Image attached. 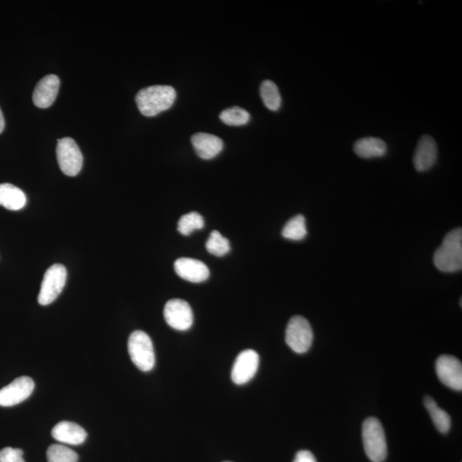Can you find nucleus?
Returning a JSON list of instances; mask_svg holds the SVG:
<instances>
[{"mask_svg": "<svg viewBox=\"0 0 462 462\" xmlns=\"http://www.w3.org/2000/svg\"><path fill=\"white\" fill-rule=\"evenodd\" d=\"M5 129V118H3V113L0 109V133H1Z\"/></svg>", "mask_w": 462, "mask_h": 462, "instance_id": "nucleus-28", "label": "nucleus"}, {"mask_svg": "<svg viewBox=\"0 0 462 462\" xmlns=\"http://www.w3.org/2000/svg\"><path fill=\"white\" fill-rule=\"evenodd\" d=\"M177 93L173 87L155 85L138 92L136 101L143 115L154 117L173 106Z\"/></svg>", "mask_w": 462, "mask_h": 462, "instance_id": "nucleus-1", "label": "nucleus"}, {"mask_svg": "<svg viewBox=\"0 0 462 462\" xmlns=\"http://www.w3.org/2000/svg\"><path fill=\"white\" fill-rule=\"evenodd\" d=\"M129 354L133 363L140 371L149 372L154 368L155 354L150 337L144 331H136L129 335Z\"/></svg>", "mask_w": 462, "mask_h": 462, "instance_id": "nucleus-4", "label": "nucleus"}, {"mask_svg": "<svg viewBox=\"0 0 462 462\" xmlns=\"http://www.w3.org/2000/svg\"><path fill=\"white\" fill-rule=\"evenodd\" d=\"M424 405L431 415L435 426L442 434L448 433L452 428V419L448 413L438 406L436 402L431 396H426L424 399Z\"/></svg>", "mask_w": 462, "mask_h": 462, "instance_id": "nucleus-19", "label": "nucleus"}, {"mask_svg": "<svg viewBox=\"0 0 462 462\" xmlns=\"http://www.w3.org/2000/svg\"><path fill=\"white\" fill-rule=\"evenodd\" d=\"M191 143L198 157L207 160L215 158L224 148L223 140L212 133H194Z\"/></svg>", "mask_w": 462, "mask_h": 462, "instance_id": "nucleus-15", "label": "nucleus"}, {"mask_svg": "<svg viewBox=\"0 0 462 462\" xmlns=\"http://www.w3.org/2000/svg\"><path fill=\"white\" fill-rule=\"evenodd\" d=\"M60 80L55 75H48L37 83L33 94L34 104L37 108H48L58 96Z\"/></svg>", "mask_w": 462, "mask_h": 462, "instance_id": "nucleus-13", "label": "nucleus"}, {"mask_svg": "<svg viewBox=\"0 0 462 462\" xmlns=\"http://www.w3.org/2000/svg\"><path fill=\"white\" fill-rule=\"evenodd\" d=\"M293 462H317L314 454L308 450H301L296 454Z\"/></svg>", "mask_w": 462, "mask_h": 462, "instance_id": "nucleus-27", "label": "nucleus"}, {"mask_svg": "<svg viewBox=\"0 0 462 462\" xmlns=\"http://www.w3.org/2000/svg\"><path fill=\"white\" fill-rule=\"evenodd\" d=\"M166 322L171 328L178 331H187L192 326L193 311L187 301L173 299L168 301L164 309Z\"/></svg>", "mask_w": 462, "mask_h": 462, "instance_id": "nucleus-8", "label": "nucleus"}, {"mask_svg": "<svg viewBox=\"0 0 462 462\" xmlns=\"http://www.w3.org/2000/svg\"><path fill=\"white\" fill-rule=\"evenodd\" d=\"M204 219L198 212H193L182 216L178 221V230L183 236H189L194 231L204 227Z\"/></svg>", "mask_w": 462, "mask_h": 462, "instance_id": "nucleus-24", "label": "nucleus"}, {"mask_svg": "<svg viewBox=\"0 0 462 462\" xmlns=\"http://www.w3.org/2000/svg\"><path fill=\"white\" fill-rule=\"evenodd\" d=\"M362 439L369 460L373 462H383L387 459V438L379 419L373 417L366 419L362 426Z\"/></svg>", "mask_w": 462, "mask_h": 462, "instance_id": "nucleus-3", "label": "nucleus"}, {"mask_svg": "<svg viewBox=\"0 0 462 462\" xmlns=\"http://www.w3.org/2000/svg\"><path fill=\"white\" fill-rule=\"evenodd\" d=\"M48 462H78V456L74 450L60 445H52L47 452Z\"/></svg>", "mask_w": 462, "mask_h": 462, "instance_id": "nucleus-25", "label": "nucleus"}, {"mask_svg": "<svg viewBox=\"0 0 462 462\" xmlns=\"http://www.w3.org/2000/svg\"><path fill=\"white\" fill-rule=\"evenodd\" d=\"M26 203L25 194L17 187L10 183L0 185V205L11 211H18L24 208Z\"/></svg>", "mask_w": 462, "mask_h": 462, "instance_id": "nucleus-18", "label": "nucleus"}, {"mask_svg": "<svg viewBox=\"0 0 462 462\" xmlns=\"http://www.w3.org/2000/svg\"><path fill=\"white\" fill-rule=\"evenodd\" d=\"M354 151L362 159L381 158L387 154V145L380 138L366 137L354 143Z\"/></svg>", "mask_w": 462, "mask_h": 462, "instance_id": "nucleus-17", "label": "nucleus"}, {"mask_svg": "<svg viewBox=\"0 0 462 462\" xmlns=\"http://www.w3.org/2000/svg\"><path fill=\"white\" fill-rule=\"evenodd\" d=\"M219 117L224 124L229 126L245 125L250 120V113L238 106L223 110Z\"/></svg>", "mask_w": 462, "mask_h": 462, "instance_id": "nucleus-23", "label": "nucleus"}, {"mask_svg": "<svg viewBox=\"0 0 462 462\" xmlns=\"http://www.w3.org/2000/svg\"><path fill=\"white\" fill-rule=\"evenodd\" d=\"M436 372L438 379L454 391L462 389L461 362L453 355L442 354L436 362Z\"/></svg>", "mask_w": 462, "mask_h": 462, "instance_id": "nucleus-9", "label": "nucleus"}, {"mask_svg": "<svg viewBox=\"0 0 462 462\" xmlns=\"http://www.w3.org/2000/svg\"><path fill=\"white\" fill-rule=\"evenodd\" d=\"M282 235L291 240H303L308 235L307 224L303 215H297L289 219L282 229Z\"/></svg>", "mask_w": 462, "mask_h": 462, "instance_id": "nucleus-20", "label": "nucleus"}, {"mask_svg": "<svg viewBox=\"0 0 462 462\" xmlns=\"http://www.w3.org/2000/svg\"><path fill=\"white\" fill-rule=\"evenodd\" d=\"M52 435L57 441L71 445H82L87 438L86 431L82 426L68 421L57 424L53 427Z\"/></svg>", "mask_w": 462, "mask_h": 462, "instance_id": "nucleus-16", "label": "nucleus"}, {"mask_svg": "<svg viewBox=\"0 0 462 462\" xmlns=\"http://www.w3.org/2000/svg\"><path fill=\"white\" fill-rule=\"evenodd\" d=\"M438 146L433 137L425 135L419 140L414 155V165L419 173L433 168L438 159Z\"/></svg>", "mask_w": 462, "mask_h": 462, "instance_id": "nucleus-12", "label": "nucleus"}, {"mask_svg": "<svg viewBox=\"0 0 462 462\" xmlns=\"http://www.w3.org/2000/svg\"><path fill=\"white\" fill-rule=\"evenodd\" d=\"M24 452L20 449L7 448L0 450V462H25Z\"/></svg>", "mask_w": 462, "mask_h": 462, "instance_id": "nucleus-26", "label": "nucleus"}, {"mask_svg": "<svg viewBox=\"0 0 462 462\" xmlns=\"http://www.w3.org/2000/svg\"><path fill=\"white\" fill-rule=\"evenodd\" d=\"M286 342L297 354L308 352L314 341V332L308 319L295 316L289 320L286 329Z\"/></svg>", "mask_w": 462, "mask_h": 462, "instance_id": "nucleus-5", "label": "nucleus"}, {"mask_svg": "<svg viewBox=\"0 0 462 462\" xmlns=\"http://www.w3.org/2000/svg\"><path fill=\"white\" fill-rule=\"evenodd\" d=\"M174 267L179 277L191 282H202L210 276L208 267L197 259L180 258L175 261Z\"/></svg>", "mask_w": 462, "mask_h": 462, "instance_id": "nucleus-14", "label": "nucleus"}, {"mask_svg": "<svg viewBox=\"0 0 462 462\" xmlns=\"http://www.w3.org/2000/svg\"><path fill=\"white\" fill-rule=\"evenodd\" d=\"M67 270L64 266L55 264L45 272L41 282L38 301L42 305H48L55 301L66 286Z\"/></svg>", "mask_w": 462, "mask_h": 462, "instance_id": "nucleus-6", "label": "nucleus"}, {"mask_svg": "<svg viewBox=\"0 0 462 462\" xmlns=\"http://www.w3.org/2000/svg\"><path fill=\"white\" fill-rule=\"evenodd\" d=\"M225 462H230V461H225Z\"/></svg>", "mask_w": 462, "mask_h": 462, "instance_id": "nucleus-29", "label": "nucleus"}, {"mask_svg": "<svg viewBox=\"0 0 462 462\" xmlns=\"http://www.w3.org/2000/svg\"><path fill=\"white\" fill-rule=\"evenodd\" d=\"M205 247L210 254L217 256V257H222L231 251L230 242L217 231H213L211 233L207 244H205Z\"/></svg>", "mask_w": 462, "mask_h": 462, "instance_id": "nucleus-22", "label": "nucleus"}, {"mask_svg": "<svg viewBox=\"0 0 462 462\" xmlns=\"http://www.w3.org/2000/svg\"><path fill=\"white\" fill-rule=\"evenodd\" d=\"M34 389L31 377H17L7 387L0 389V406L13 407L24 402L31 396Z\"/></svg>", "mask_w": 462, "mask_h": 462, "instance_id": "nucleus-10", "label": "nucleus"}, {"mask_svg": "<svg viewBox=\"0 0 462 462\" xmlns=\"http://www.w3.org/2000/svg\"><path fill=\"white\" fill-rule=\"evenodd\" d=\"M261 95L267 108L273 112L280 110L282 98L278 87L273 81L266 80L261 83Z\"/></svg>", "mask_w": 462, "mask_h": 462, "instance_id": "nucleus-21", "label": "nucleus"}, {"mask_svg": "<svg viewBox=\"0 0 462 462\" xmlns=\"http://www.w3.org/2000/svg\"><path fill=\"white\" fill-rule=\"evenodd\" d=\"M259 356L254 350L247 349L243 351L236 357L233 365L231 379L236 384L247 383L254 377L258 371Z\"/></svg>", "mask_w": 462, "mask_h": 462, "instance_id": "nucleus-11", "label": "nucleus"}, {"mask_svg": "<svg viewBox=\"0 0 462 462\" xmlns=\"http://www.w3.org/2000/svg\"><path fill=\"white\" fill-rule=\"evenodd\" d=\"M434 265L442 273H453L462 269V230L454 229L445 236L434 254Z\"/></svg>", "mask_w": 462, "mask_h": 462, "instance_id": "nucleus-2", "label": "nucleus"}, {"mask_svg": "<svg viewBox=\"0 0 462 462\" xmlns=\"http://www.w3.org/2000/svg\"><path fill=\"white\" fill-rule=\"evenodd\" d=\"M57 159L61 171L68 177H75L82 170L83 165L82 152L75 141L70 137L58 140Z\"/></svg>", "mask_w": 462, "mask_h": 462, "instance_id": "nucleus-7", "label": "nucleus"}]
</instances>
